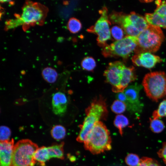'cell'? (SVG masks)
I'll list each match as a JSON object with an SVG mask.
<instances>
[{
    "mask_svg": "<svg viewBox=\"0 0 166 166\" xmlns=\"http://www.w3.org/2000/svg\"><path fill=\"white\" fill-rule=\"evenodd\" d=\"M109 131L101 121H96L87 140L84 143L85 148L93 154H98L112 148Z\"/></svg>",
    "mask_w": 166,
    "mask_h": 166,
    "instance_id": "obj_1",
    "label": "cell"
},
{
    "mask_svg": "<svg viewBox=\"0 0 166 166\" xmlns=\"http://www.w3.org/2000/svg\"><path fill=\"white\" fill-rule=\"evenodd\" d=\"M48 11V8L40 3L27 1L22 8L21 15L16 17L17 18L14 20L15 24H17V26L22 24L25 30L36 24L42 25Z\"/></svg>",
    "mask_w": 166,
    "mask_h": 166,
    "instance_id": "obj_2",
    "label": "cell"
},
{
    "mask_svg": "<svg viewBox=\"0 0 166 166\" xmlns=\"http://www.w3.org/2000/svg\"><path fill=\"white\" fill-rule=\"evenodd\" d=\"M138 45L134 52L138 54L142 53H153L159 49L164 39L160 27L149 24L148 27L137 37Z\"/></svg>",
    "mask_w": 166,
    "mask_h": 166,
    "instance_id": "obj_3",
    "label": "cell"
},
{
    "mask_svg": "<svg viewBox=\"0 0 166 166\" xmlns=\"http://www.w3.org/2000/svg\"><path fill=\"white\" fill-rule=\"evenodd\" d=\"M38 145L29 139L18 141L14 145L10 166H34V155Z\"/></svg>",
    "mask_w": 166,
    "mask_h": 166,
    "instance_id": "obj_4",
    "label": "cell"
},
{
    "mask_svg": "<svg viewBox=\"0 0 166 166\" xmlns=\"http://www.w3.org/2000/svg\"><path fill=\"white\" fill-rule=\"evenodd\" d=\"M142 85L147 96L157 102L165 94L166 74L162 71L149 73L144 77Z\"/></svg>",
    "mask_w": 166,
    "mask_h": 166,
    "instance_id": "obj_5",
    "label": "cell"
},
{
    "mask_svg": "<svg viewBox=\"0 0 166 166\" xmlns=\"http://www.w3.org/2000/svg\"><path fill=\"white\" fill-rule=\"evenodd\" d=\"M138 45L137 37L127 35L104 47L102 54L105 57H120L127 58Z\"/></svg>",
    "mask_w": 166,
    "mask_h": 166,
    "instance_id": "obj_6",
    "label": "cell"
},
{
    "mask_svg": "<svg viewBox=\"0 0 166 166\" xmlns=\"http://www.w3.org/2000/svg\"><path fill=\"white\" fill-rule=\"evenodd\" d=\"M101 16L94 26L88 30L89 32L96 34L98 45L105 47L106 42L111 39V32L109 28L110 22L108 15V10L104 7L99 11Z\"/></svg>",
    "mask_w": 166,
    "mask_h": 166,
    "instance_id": "obj_7",
    "label": "cell"
},
{
    "mask_svg": "<svg viewBox=\"0 0 166 166\" xmlns=\"http://www.w3.org/2000/svg\"><path fill=\"white\" fill-rule=\"evenodd\" d=\"M125 66L120 61L110 63L104 71L103 75L106 82L112 86V91L120 92L121 81L123 77V70Z\"/></svg>",
    "mask_w": 166,
    "mask_h": 166,
    "instance_id": "obj_8",
    "label": "cell"
},
{
    "mask_svg": "<svg viewBox=\"0 0 166 166\" xmlns=\"http://www.w3.org/2000/svg\"><path fill=\"white\" fill-rule=\"evenodd\" d=\"M142 86L137 83L127 87L124 91L126 101L125 102L128 110L132 113L138 115L142 111L143 106L139 100V93Z\"/></svg>",
    "mask_w": 166,
    "mask_h": 166,
    "instance_id": "obj_9",
    "label": "cell"
},
{
    "mask_svg": "<svg viewBox=\"0 0 166 166\" xmlns=\"http://www.w3.org/2000/svg\"><path fill=\"white\" fill-rule=\"evenodd\" d=\"M155 2L157 7L154 12L146 13L145 18L149 24L166 28V1Z\"/></svg>",
    "mask_w": 166,
    "mask_h": 166,
    "instance_id": "obj_10",
    "label": "cell"
},
{
    "mask_svg": "<svg viewBox=\"0 0 166 166\" xmlns=\"http://www.w3.org/2000/svg\"><path fill=\"white\" fill-rule=\"evenodd\" d=\"M87 115L92 116L100 121L107 118L108 112L105 99L101 96L96 97L85 110Z\"/></svg>",
    "mask_w": 166,
    "mask_h": 166,
    "instance_id": "obj_11",
    "label": "cell"
},
{
    "mask_svg": "<svg viewBox=\"0 0 166 166\" xmlns=\"http://www.w3.org/2000/svg\"><path fill=\"white\" fill-rule=\"evenodd\" d=\"M52 110L56 115L61 116L66 112L68 105V100L65 94L61 91H58L52 95Z\"/></svg>",
    "mask_w": 166,
    "mask_h": 166,
    "instance_id": "obj_12",
    "label": "cell"
},
{
    "mask_svg": "<svg viewBox=\"0 0 166 166\" xmlns=\"http://www.w3.org/2000/svg\"><path fill=\"white\" fill-rule=\"evenodd\" d=\"M13 139L0 142V166H10L14 146Z\"/></svg>",
    "mask_w": 166,
    "mask_h": 166,
    "instance_id": "obj_13",
    "label": "cell"
},
{
    "mask_svg": "<svg viewBox=\"0 0 166 166\" xmlns=\"http://www.w3.org/2000/svg\"><path fill=\"white\" fill-rule=\"evenodd\" d=\"M98 121H99L92 116L87 115L82 124L79 126L80 130L76 138L77 141L80 143L85 142L91 132L95 123Z\"/></svg>",
    "mask_w": 166,
    "mask_h": 166,
    "instance_id": "obj_14",
    "label": "cell"
},
{
    "mask_svg": "<svg viewBox=\"0 0 166 166\" xmlns=\"http://www.w3.org/2000/svg\"><path fill=\"white\" fill-rule=\"evenodd\" d=\"M138 55L140 66L146 68L151 69L157 63L162 61L160 57L152 54L150 53H142Z\"/></svg>",
    "mask_w": 166,
    "mask_h": 166,
    "instance_id": "obj_15",
    "label": "cell"
},
{
    "mask_svg": "<svg viewBox=\"0 0 166 166\" xmlns=\"http://www.w3.org/2000/svg\"><path fill=\"white\" fill-rule=\"evenodd\" d=\"M134 69L133 66L124 67L123 70V77L121 82L120 92L124 91L129 83L136 79V76Z\"/></svg>",
    "mask_w": 166,
    "mask_h": 166,
    "instance_id": "obj_16",
    "label": "cell"
},
{
    "mask_svg": "<svg viewBox=\"0 0 166 166\" xmlns=\"http://www.w3.org/2000/svg\"><path fill=\"white\" fill-rule=\"evenodd\" d=\"M127 16L130 23L140 32L147 28L149 25L145 18L134 12H131Z\"/></svg>",
    "mask_w": 166,
    "mask_h": 166,
    "instance_id": "obj_17",
    "label": "cell"
},
{
    "mask_svg": "<svg viewBox=\"0 0 166 166\" xmlns=\"http://www.w3.org/2000/svg\"><path fill=\"white\" fill-rule=\"evenodd\" d=\"M64 142H62L60 144H54L47 147L46 153L48 160L53 158L64 159Z\"/></svg>",
    "mask_w": 166,
    "mask_h": 166,
    "instance_id": "obj_18",
    "label": "cell"
},
{
    "mask_svg": "<svg viewBox=\"0 0 166 166\" xmlns=\"http://www.w3.org/2000/svg\"><path fill=\"white\" fill-rule=\"evenodd\" d=\"M42 74L44 80L49 83H54L58 76L57 71L53 68L49 67H45L42 70Z\"/></svg>",
    "mask_w": 166,
    "mask_h": 166,
    "instance_id": "obj_19",
    "label": "cell"
},
{
    "mask_svg": "<svg viewBox=\"0 0 166 166\" xmlns=\"http://www.w3.org/2000/svg\"><path fill=\"white\" fill-rule=\"evenodd\" d=\"M113 124L118 130L120 135L123 134V129L129 124V121L125 116L122 114L117 115L113 121Z\"/></svg>",
    "mask_w": 166,
    "mask_h": 166,
    "instance_id": "obj_20",
    "label": "cell"
},
{
    "mask_svg": "<svg viewBox=\"0 0 166 166\" xmlns=\"http://www.w3.org/2000/svg\"><path fill=\"white\" fill-rule=\"evenodd\" d=\"M50 133L53 139L57 140H60L65 137L66 134V130L63 126L56 125L52 127Z\"/></svg>",
    "mask_w": 166,
    "mask_h": 166,
    "instance_id": "obj_21",
    "label": "cell"
},
{
    "mask_svg": "<svg viewBox=\"0 0 166 166\" xmlns=\"http://www.w3.org/2000/svg\"><path fill=\"white\" fill-rule=\"evenodd\" d=\"M67 27L71 33L76 34L81 30L82 28V25L78 19L73 17L69 19L67 23Z\"/></svg>",
    "mask_w": 166,
    "mask_h": 166,
    "instance_id": "obj_22",
    "label": "cell"
},
{
    "mask_svg": "<svg viewBox=\"0 0 166 166\" xmlns=\"http://www.w3.org/2000/svg\"><path fill=\"white\" fill-rule=\"evenodd\" d=\"M81 65L82 68L88 71H93L96 66L95 60L92 57H85L81 61Z\"/></svg>",
    "mask_w": 166,
    "mask_h": 166,
    "instance_id": "obj_23",
    "label": "cell"
},
{
    "mask_svg": "<svg viewBox=\"0 0 166 166\" xmlns=\"http://www.w3.org/2000/svg\"><path fill=\"white\" fill-rule=\"evenodd\" d=\"M150 129L154 133L160 132L164 128L163 122L159 119L150 118Z\"/></svg>",
    "mask_w": 166,
    "mask_h": 166,
    "instance_id": "obj_24",
    "label": "cell"
},
{
    "mask_svg": "<svg viewBox=\"0 0 166 166\" xmlns=\"http://www.w3.org/2000/svg\"><path fill=\"white\" fill-rule=\"evenodd\" d=\"M126 108V104L124 102L118 100H115L111 106L112 111L117 114L124 113Z\"/></svg>",
    "mask_w": 166,
    "mask_h": 166,
    "instance_id": "obj_25",
    "label": "cell"
},
{
    "mask_svg": "<svg viewBox=\"0 0 166 166\" xmlns=\"http://www.w3.org/2000/svg\"><path fill=\"white\" fill-rule=\"evenodd\" d=\"M163 117H166V100L160 103L158 109L152 113V117L153 119H159Z\"/></svg>",
    "mask_w": 166,
    "mask_h": 166,
    "instance_id": "obj_26",
    "label": "cell"
},
{
    "mask_svg": "<svg viewBox=\"0 0 166 166\" xmlns=\"http://www.w3.org/2000/svg\"><path fill=\"white\" fill-rule=\"evenodd\" d=\"M111 35L117 41L121 40L124 38V32L120 27L116 25L112 27L110 29Z\"/></svg>",
    "mask_w": 166,
    "mask_h": 166,
    "instance_id": "obj_27",
    "label": "cell"
},
{
    "mask_svg": "<svg viewBox=\"0 0 166 166\" xmlns=\"http://www.w3.org/2000/svg\"><path fill=\"white\" fill-rule=\"evenodd\" d=\"M140 160L137 155L133 153L128 154L125 158V163L129 166H137Z\"/></svg>",
    "mask_w": 166,
    "mask_h": 166,
    "instance_id": "obj_28",
    "label": "cell"
},
{
    "mask_svg": "<svg viewBox=\"0 0 166 166\" xmlns=\"http://www.w3.org/2000/svg\"><path fill=\"white\" fill-rule=\"evenodd\" d=\"M137 166H161L156 160L152 158L143 157L140 160Z\"/></svg>",
    "mask_w": 166,
    "mask_h": 166,
    "instance_id": "obj_29",
    "label": "cell"
},
{
    "mask_svg": "<svg viewBox=\"0 0 166 166\" xmlns=\"http://www.w3.org/2000/svg\"><path fill=\"white\" fill-rule=\"evenodd\" d=\"M0 141L10 140L11 136V131L8 127L2 125L0 128Z\"/></svg>",
    "mask_w": 166,
    "mask_h": 166,
    "instance_id": "obj_30",
    "label": "cell"
},
{
    "mask_svg": "<svg viewBox=\"0 0 166 166\" xmlns=\"http://www.w3.org/2000/svg\"><path fill=\"white\" fill-rule=\"evenodd\" d=\"M157 154L166 165V141L163 143L162 147L158 152Z\"/></svg>",
    "mask_w": 166,
    "mask_h": 166,
    "instance_id": "obj_31",
    "label": "cell"
},
{
    "mask_svg": "<svg viewBox=\"0 0 166 166\" xmlns=\"http://www.w3.org/2000/svg\"><path fill=\"white\" fill-rule=\"evenodd\" d=\"M116 96L117 100L123 102L124 103L126 101V96L123 92L117 93Z\"/></svg>",
    "mask_w": 166,
    "mask_h": 166,
    "instance_id": "obj_32",
    "label": "cell"
},
{
    "mask_svg": "<svg viewBox=\"0 0 166 166\" xmlns=\"http://www.w3.org/2000/svg\"><path fill=\"white\" fill-rule=\"evenodd\" d=\"M132 60L135 65L138 66H140V62L138 54H136L133 56Z\"/></svg>",
    "mask_w": 166,
    "mask_h": 166,
    "instance_id": "obj_33",
    "label": "cell"
},
{
    "mask_svg": "<svg viewBox=\"0 0 166 166\" xmlns=\"http://www.w3.org/2000/svg\"><path fill=\"white\" fill-rule=\"evenodd\" d=\"M141 2H152V0H148V1H140Z\"/></svg>",
    "mask_w": 166,
    "mask_h": 166,
    "instance_id": "obj_34",
    "label": "cell"
},
{
    "mask_svg": "<svg viewBox=\"0 0 166 166\" xmlns=\"http://www.w3.org/2000/svg\"><path fill=\"white\" fill-rule=\"evenodd\" d=\"M165 94H166V92H165Z\"/></svg>",
    "mask_w": 166,
    "mask_h": 166,
    "instance_id": "obj_35",
    "label": "cell"
}]
</instances>
